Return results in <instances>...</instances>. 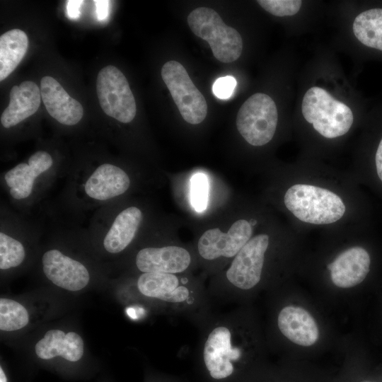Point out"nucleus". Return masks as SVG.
I'll return each mask as SVG.
<instances>
[{
    "instance_id": "1",
    "label": "nucleus",
    "mask_w": 382,
    "mask_h": 382,
    "mask_svg": "<svg viewBox=\"0 0 382 382\" xmlns=\"http://www.w3.org/2000/svg\"><path fill=\"white\" fill-rule=\"evenodd\" d=\"M267 347L281 357L308 360L338 350L340 337L325 308L311 293L280 284L269 292Z\"/></svg>"
},
{
    "instance_id": "2",
    "label": "nucleus",
    "mask_w": 382,
    "mask_h": 382,
    "mask_svg": "<svg viewBox=\"0 0 382 382\" xmlns=\"http://www.w3.org/2000/svg\"><path fill=\"white\" fill-rule=\"evenodd\" d=\"M267 349L265 334L251 309L240 312L230 323L216 325L202 347L203 366L215 381L245 382L263 362Z\"/></svg>"
},
{
    "instance_id": "3",
    "label": "nucleus",
    "mask_w": 382,
    "mask_h": 382,
    "mask_svg": "<svg viewBox=\"0 0 382 382\" xmlns=\"http://www.w3.org/2000/svg\"><path fill=\"white\" fill-rule=\"evenodd\" d=\"M369 253L359 245L338 252L324 265L311 294L325 308L351 303L371 270Z\"/></svg>"
},
{
    "instance_id": "4",
    "label": "nucleus",
    "mask_w": 382,
    "mask_h": 382,
    "mask_svg": "<svg viewBox=\"0 0 382 382\" xmlns=\"http://www.w3.org/2000/svg\"><path fill=\"white\" fill-rule=\"evenodd\" d=\"M270 247L267 234L250 238L233 257L226 277L241 298L248 300L267 288L264 277L267 253Z\"/></svg>"
},
{
    "instance_id": "5",
    "label": "nucleus",
    "mask_w": 382,
    "mask_h": 382,
    "mask_svg": "<svg viewBox=\"0 0 382 382\" xmlns=\"http://www.w3.org/2000/svg\"><path fill=\"white\" fill-rule=\"evenodd\" d=\"M284 204L297 219L313 224L335 222L345 212V204L337 195L311 185L296 184L289 187Z\"/></svg>"
},
{
    "instance_id": "6",
    "label": "nucleus",
    "mask_w": 382,
    "mask_h": 382,
    "mask_svg": "<svg viewBox=\"0 0 382 382\" xmlns=\"http://www.w3.org/2000/svg\"><path fill=\"white\" fill-rule=\"evenodd\" d=\"M301 110L305 120L311 123L319 134L328 139L346 134L354 119L352 112L347 105L318 86L306 91Z\"/></svg>"
},
{
    "instance_id": "7",
    "label": "nucleus",
    "mask_w": 382,
    "mask_h": 382,
    "mask_svg": "<svg viewBox=\"0 0 382 382\" xmlns=\"http://www.w3.org/2000/svg\"><path fill=\"white\" fill-rule=\"evenodd\" d=\"M193 33L206 40L214 57L224 63L238 59L241 54L243 40L239 33L226 25L219 13L210 8L194 9L187 17Z\"/></svg>"
},
{
    "instance_id": "8",
    "label": "nucleus",
    "mask_w": 382,
    "mask_h": 382,
    "mask_svg": "<svg viewBox=\"0 0 382 382\" xmlns=\"http://www.w3.org/2000/svg\"><path fill=\"white\" fill-rule=\"evenodd\" d=\"M278 114L274 100L267 94L257 93L240 108L236 127L241 135L253 146H262L273 138Z\"/></svg>"
},
{
    "instance_id": "9",
    "label": "nucleus",
    "mask_w": 382,
    "mask_h": 382,
    "mask_svg": "<svg viewBox=\"0 0 382 382\" xmlns=\"http://www.w3.org/2000/svg\"><path fill=\"white\" fill-rule=\"evenodd\" d=\"M161 76L184 120L192 125L201 123L207 116V104L184 66L177 61H168L162 66Z\"/></svg>"
},
{
    "instance_id": "10",
    "label": "nucleus",
    "mask_w": 382,
    "mask_h": 382,
    "mask_svg": "<svg viewBox=\"0 0 382 382\" xmlns=\"http://www.w3.org/2000/svg\"><path fill=\"white\" fill-rule=\"evenodd\" d=\"M96 90L106 115L122 123L133 120L137 112L135 100L126 77L117 67L108 65L100 69Z\"/></svg>"
},
{
    "instance_id": "11",
    "label": "nucleus",
    "mask_w": 382,
    "mask_h": 382,
    "mask_svg": "<svg viewBox=\"0 0 382 382\" xmlns=\"http://www.w3.org/2000/svg\"><path fill=\"white\" fill-rule=\"evenodd\" d=\"M335 376L312 361L281 357L274 364L263 362L245 382H335Z\"/></svg>"
},
{
    "instance_id": "12",
    "label": "nucleus",
    "mask_w": 382,
    "mask_h": 382,
    "mask_svg": "<svg viewBox=\"0 0 382 382\" xmlns=\"http://www.w3.org/2000/svg\"><path fill=\"white\" fill-rule=\"evenodd\" d=\"M252 225L245 219L235 221L228 231L224 233L219 228L204 231L197 243L199 255L207 260L220 257L233 258L250 240Z\"/></svg>"
},
{
    "instance_id": "13",
    "label": "nucleus",
    "mask_w": 382,
    "mask_h": 382,
    "mask_svg": "<svg viewBox=\"0 0 382 382\" xmlns=\"http://www.w3.org/2000/svg\"><path fill=\"white\" fill-rule=\"evenodd\" d=\"M137 289L146 297L157 299L173 307L190 304L195 293L181 282L176 274L142 273L137 279Z\"/></svg>"
},
{
    "instance_id": "14",
    "label": "nucleus",
    "mask_w": 382,
    "mask_h": 382,
    "mask_svg": "<svg viewBox=\"0 0 382 382\" xmlns=\"http://www.w3.org/2000/svg\"><path fill=\"white\" fill-rule=\"evenodd\" d=\"M42 270L46 277L56 286L76 291L83 289L90 281L87 268L57 249L46 251L42 257Z\"/></svg>"
},
{
    "instance_id": "15",
    "label": "nucleus",
    "mask_w": 382,
    "mask_h": 382,
    "mask_svg": "<svg viewBox=\"0 0 382 382\" xmlns=\"http://www.w3.org/2000/svg\"><path fill=\"white\" fill-rule=\"evenodd\" d=\"M135 262L143 273L178 274L189 267L191 256L180 246L148 247L137 253Z\"/></svg>"
},
{
    "instance_id": "16",
    "label": "nucleus",
    "mask_w": 382,
    "mask_h": 382,
    "mask_svg": "<svg viewBox=\"0 0 382 382\" xmlns=\"http://www.w3.org/2000/svg\"><path fill=\"white\" fill-rule=\"evenodd\" d=\"M53 164L51 155L45 151H37L28 158V163H21L8 170L4 180L11 196L16 200L28 198L32 193L38 176L48 170Z\"/></svg>"
},
{
    "instance_id": "17",
    "label": "nucleus",
    "mask_w": 382,
    "mask_h": 382,
    "mask_svg": "<svg viewBox=\"0 0 382 382\" xmlns=\"http://www.w3.org/2000/svg\"><path fill=\"white\" fill-rule=\"evenodd\" d=\"M128 174L111 163L98 166L86 178L83 191L87 197L96 201H107L123 195L130 186Z\"/></svg>"
},
{
    "instance_id": "18",
    "label": "nucleus",
    "mask_w": 382,
    "mask_h": 382,
    "mask_svg": "<svg viewBox=\"0 0 382 382\" xmlns=\"http://www.w3.org/2000/svg\"><path fill=\"white\" fill-rule=\"evenodd\" d=\"M40 93L48 113L57 122L65 125H74L83 117V107L71 98L52 76L42 78Z\"/></svg>"
},
{
    "instance_id": "19",
    "label": "nucleus",
    "mask_w": 382,
    "mask_h": 382,
    "mask_svg": "<svg viewBox=\"0 0 382 382\" xmlns=\"http://www.w3.org/2000/svg\"><path fill=\"white\" fill-rule=\"evenodd\" d=\"M35 352L43 360L61 357L68 361L76 362L83 357V342L76 332L50 330L36 343Z\"/></svg>"
},
{
    "instance_id": "20",
    "label": "nucleus",
    "mask_w": 382,
    "mask_h": 382,
    "mask_svg": "<svg viewBox=\"0 0 382 382\" xmlns=\"http://www.w3.org/2000/svg\"><path fill=\"white\" fill-rule=\"evenodd\" d=\"M8 105L1 116V123L10 128L37 112L41 101L40 88L33 81H25L14 86L10 91Z\"/></svg>"
},
{
    "instance_id": "21",
    "label": "nucleus",
    "mask_w": 382,
    "mask_h": 382,
    "mask_svg": "<svg viewBox=\"0 0 382 382\" xmlns=\"http://www.w3.org/2000/svg\"><path fill=\"white\" fill-rule=\"evenodd\" d=\"M142 219L143 213L137 207H129L121 211L105 236V250L116 254L127 248L134 238Z\"/></svg>"
},
{
    "instance_id": "22",
    "label": "nucleus",
    "mask_w": 382,
    "mask_h": 382,
    "mask_svg": "<svg viewBox=\"0 0 382 382\" xmlns=\"http://www.w3.org/2000/svg\"><path fill=\"white\" fill-rule=\"evenodd\" d=\"M338 350L342 362L335 382H381L367 374L361 349L351 335L342 337Z\"/></svg>"
},
{
    "instance_id": "23",
    "label": "nucleus",
    "mask_w": 382,
    "mask_h": 382,
    "mask_svg": "<svg viewBox=\"0 0 382 382\" xmlns=\"http://www.w3.org/2000/svg\"><path fill=\"white\" fill-rule=\"evenodd\" d=\"M28 39L20 29L10 30L0 37V81L8 76L27 52Z\"/></svg>"
},
{
    "instance_id": "24",
    "label": "nucleus",
    "mask_w": 382,
    "mask_h": 382,
    "mask_svg": "<svg viewBox=\"0 0 382 382\" xmlns=\"http://www.w3.org/2000/svg\"><path fill=\"white\" fill-rule=\"evenodd\" d=\"M353 32L363 45L382 51V8H371L359 14Z\"/></svg>"
},
{
    "instance_id": "25",
    "label": "nucleus",
    "mask_w": 382,
    "mask_h": 382,
    "mask_svg": "<svg viewBox=\"0 0 382 382\" xmlns=\"http://www.w3.org/2000/svg\"><path fill=\"white\" fill-rule=\"evenodd\" d=\"M28 322V312L22 304L13 299H0L1 330H18L26 326Z\"/></svg>"
},
{
    "instance_id": "26",
    "label": "nucleus",
    "mask_w": 382,
    "mask_h": 382,
    "mask_svg": "<svg viewBox=\"0 0 382 382\" xmlns=\"http://www.w3.org/2000/svg\"><path fill=\"white\" fill-rule=\"evenodd\" d=\"M25 257L23 245L19 241L0 233V269L8 270L20 265Z\"/></svg>"
},
{
    "instance_id": "27",
    "label": "nucleus",
    "mask_w": 382,
    "mask_h": 382,
    "mask_svg": "<svg viewBox=\"0 0 382 382\" xmlns=\"http://www.w3.org/2000/svg\"><path fill=\"white\" fill-rule=\"evenodd\" d=\"M190 199L193 208L198 212H203L208 201V181L202 173L192 175L190 181Z\"/></svg>"
},
{
    "instance_id": "28",
    "label": "nucleus",
    "mask_w": 382,
    "mask_h": 382,
    "mask_svg": "<svg viewBox=\"0 0 382 382\" xmlns=\"http://www.w3.org/2000/svg\"><path fill=\"white\" fill-rule=\"evenodd\" d=\"M257 3L266 11L276 16L296 14L301 6L299 0H259Z\"/></svg>"
},
{
    "instance_id": "29",
    "label": "nucleus",
    "mask_w": 382,
    "mask_h": 382,
    "mask_svg": "<svg viewBox=\"0 0 382 382\" xmlns=\"http://www.w3.org/2000/svg\"><path fill=\"white\" fill-rule=\"evenodd\" d=\"M236 80L232 76H226L217 79L212 86L214 94L219 99L229 98L236 86Z\"/></svg>"
},
{
    "instance_id": "30",
    "label": "nucleus",
    "mask_w": 382,
    "mask_h": 382,
    "mask_svg": "<svg viewBox=\"0 0 382 382\" xmlns=\"http://www.w3.org/2000/svg\"><path fill=\"white\" fill-rule=\"evenodd\" d=\"M96 6V13L98 21H104L109 16L110 1L107 0L93 1Z\"/></svg>"
},
{
    "instance_id": "31",
    "label": "nucleus",
    "mask_w": 382,
    "mask_h": 382,
    "mask_svg": "<svg viewBox=\"0 0 382 382\" xmlns=\"http://www.w3.org/2000/svg\"><path fill=\"white\" fill-rule=\"evenodd\" d=\"M83 1L70 0L66 1V15L71 19H77L81 16V6Z\"/></svg>"
},
{
    "instance_id": "32",
    "label": "nucleus",
    "mask_w": 382,
    "mask_h": 382,
    "mask_svg": "<svg viewBox=\"0 0 382 382\" xmlns=\"http://www.w3.org/2000/svg\"><path fill=\"white\" fill-rule=\"evenodd\" d=\"M375 161L378 175L380 180L382 181V139L378 144L376 153Z\"/></svg>"
}]
</instances>
